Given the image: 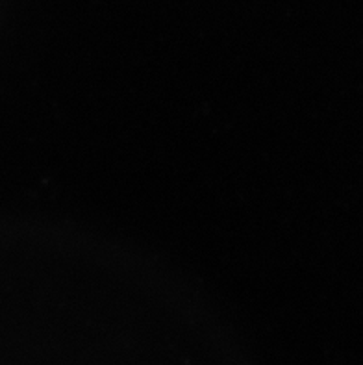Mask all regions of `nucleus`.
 Here are the masks:
<instances>
[]
</instances>
